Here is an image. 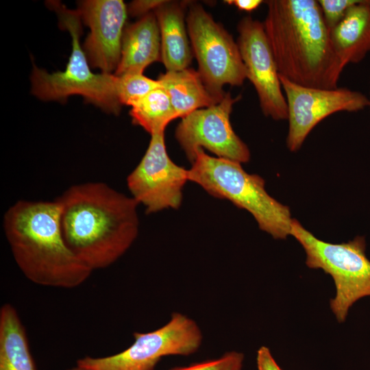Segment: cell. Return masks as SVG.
I'll return each instance as SVG.
<instances>
[{
	"label": "cell",
	"mask_w": 370,
	"mask_h": 370,
	"mask_svg": "<svg viewBox=\"0 0 370 370\" xmlns=\"http://www.w3.org/2000/svg\"><path fill=\"white\" fill-rule=\"evenodd\" d=\"M290 235L304 248L306 264L330 275L336 288L330 308L339 323L345 321L349 309L360 299L370 297V260L366 255L364 236L347 243L320 240L293 219Z\"/></svg>",
	"instance_id": "obj_6"
},
{
	"label": "cell",
	"mask_w": 370,
	"mask_h": 370,
	"mask_svg": "<svg viewBox=\"0 0 370 370\" xmlns=\"http://www.w3.org/2000/svg\"><path fill=\"white\" fill-rule=\"evenodd\" d=\"M186 21L198 72L209 90L223 98L225 84L240 86L247 79L237 42L197 3L189 5Z\"/></svg>",
	"instance_id": "obj_8"
},
{
	"label": "cell",
	"mask_w": 370,
	"mask_h": 370,
	"mask_svg": "<svg viewBox=\"0 0 370 370\" xmlns=\"http://www.w3.org/2000/svg\"><path fill=\"white\" fill-rule=\"evenodd\" d=\"M256 363L258 370H282L273 358L270 349L262 346L257 352Z\"/></svg>",
	"instance_id": "obj_24"
},
{
	"label": "cell",
	"mask_w": 370,
	"mask_h": 370,
	"mask_svg": "<svg viewBox=\"0 0 370 370\" xmlns=\"http://www.w3.org/2000/svg\"><path fill=\"white\" fill-rule=\"evenodd\" d=\"M49 4L57 13L60 25L70 33L72 50L62 71L50 73L34 66L31 75L32 93L44 101H64L71 95H80L106 112L117 115L122 106L117 94L118 77L91 71L80 45L82 19L77 10L68 9L58 1Z\"/></svg>",
	"instance_id": "obj_5"
},
{
	"label": "cell",
	"mask_w": 370,
	"mask_h": 370,
	"mask_svg": "<svg viewBox=\"0 0 370 370\" xmlns=\"http://www.w3.org/2000/svg\"><path fill=\"white\" fill-rule=\"evenodd\" d=\"M188 169L169 156L164 132L151 135L149 146L140 162L127 178L132 197L145 206L147 213L167 208L177 209L182 190L188 181Z\"/></svg>",
	"instance_id": "obj_10"
},
{
	"label": "cell",
	"mask_w": 370,
	"mask_h": 370,
	"mask_svg": "<svg viewBox=\"0 0 370 370\" xmlns=\"http://www.w3.org/2000/svg\"><path fill=\"white\" fill-rule=\"evenodd\" d=\"M369 98V108H370V90H369V97H368Z\"/></svg>",
	"instance_id": "obj_27"
},
{
	"label": "cell",
	"mask_w": 370,
	"mask_h": 370,
	"mask_svg": "<svg viewBox=\"0 0 370 370\" xmlns=\"http://www.w3.org/2000/svg\"><path fill=\"white\" fill-rule=\"evenodd\" d=\"M77 10L90 29L83 46L90 65L103 73L116 71L121 55L126 5L121 0H88L81 1Z\"/></svg>",
	"instance_id": "obj_13"
},
{
	"label": "cell",
	"mask_w": 370,
	"mask_h": 370,
	"mask_svg": "<svg viewBox=\"0 0 370 370\" xmlns=\"http://www.w3.org/2000/svg\"><path fill=\"white\" fill-rule=\"evenodd\" d=\"M164 1L159 0H138L134 1L129 5L127 12L133 16L141 17L158 8Z\"/></svg>",
	"instance_id": "obj_23"
},
{
	"label": "cell",
	"mask_w": 370,
	"mask_h": 370,
	"mask_svg": "<svg viewBox=\"0 0 370 370\" xmlns=\"http://www.w3.org/2000/svg\"><path fill=\"white\" fill-rule=\"evenodd\" d=\"M244 355L236 351L225 353L218 358L193 365L177 367L171 370H241Z\"/></svg>",
	"instance_id": "obj_21"
},
{
	"label": "cell",
	"mask_w": 370,
	"mask_h": 370,
	"mask_svg": "<svg viewBox=\"0 0 370 370\" xmlns=\"http://www.w3.org/2000/svg\"><path fill=\"white\" fill-rule=\"evenodd\" d=\"M188 172V181L210 195L227 199L250 212L260 229L275 239L290 235L293 219L289 208L271 197L265 190L264 180L247 173L241 163L211 156L199 149Z\"/></svg>",
	"instance_id": "obj_4"
},
{
	"label": "cell",
	"mask_w": 370,
	"mask_h": 370,
	"mask_svg": "<svg viewBox=\"0 0 370 370\" xmlns=\"http://www.w3.org/2000/svg\"><path fill=\"white\" fill-rule=\"evenodd\" d=\"M64 238L92 271L107 268L138 233V204L103 182L75 184L56 199Z\"/></svg>",
	"instance_id": "obj_1"
},
{
	"label": "cell",
	"mask_w": 370,
	"mask_h": 370,
	"mask_svg": "<svg viewBox=\"0 0 370 370\" xmlns=\"http://www.w3.org/2000/svg\"><path fill=\"white\" fill-rule=\"evenodd\" d=\"M237 45L248 79L257 92L262 113L273 120L288 119V107L276 62L263 23L251 16L238 25Z\"/></svg>",
	"instance_id": "obj_12"
},
{
	"label": "cell",
	"mask_w": 370,
	"mask_h": 370,
	"mask_svg": "<svg viewBox=\"0 0 370 370\" xmlns=\"http://www.w3.org/2000/svg\"><path fill=\"white\" fill-rule=\"evenodd\" d=\"M156 61H161V42L158 21L153 12L124 29L121 59L114 75L143 74Z\"/></svg>",
	"instance_id": "obj_14"
},
{
	"label": "cell",
	"mask_w": 370,
	"mask_h": 370,
	"mask_svg": "<svg viewBox=\"0 0 370 370\" xmlns=\"http://www.w3.org/2000/svg\"><path fill=\"white\" fill-rule=\"evenodd\" d=\"M130 115L134 124L151 135L164 132L169 123L177 118L168 94L161 86L132 105Z\"/></svg>",
	"instance_id": "obj_19"
},
{
	"label": "cell",
	"mask_w": 370,
	"mask_h": 370,
	"mask_svg": "<svg viewBox=\"0 0 370 370\" xmlns=\"http://www.w3.org/2000/svg\"><path fill=\"white\" fill-rule=\"evenodd\" d=\"M3 226L18 267L31 282L73 288L92 272L67 245L56 199L17 201L5 212Z\"/></svg>",
	"instance_id": "obj_3"
},
{
	"label": "cell",
	"mask_w": 370,
	"mask_h": 370,
	"mask_svg": "<svg viewBox=\"0 0 370 370\" xmlns=\"http://www.w3.org/2000/svg\"><path fill=\"white\" fill-rule=\"evenodd\" d=\"M334 51L345 67L361 62L370 52V0H359L330 32Z\"/></svg>",
	"instance_id": "obj_16"
},
{
	"label": "cell",
	"mask_w": 370,
	"mask_h": 370,
	"mask_svg": "<svg viewBox=\"0 0 370 370\" xmlns=\"http://www.w3.org/2000/svg\"><path fill=\"white\" fill-rule=\"evenodd\" d=\"M0 370H36L25 329L10 304L0 310Z\"/></svg>",
	"instance_id": "obj_18"
},
{
	"label": "cell",
	"mask_w": 370,
	"mask_h": 370,
	"mask_svg": "<svg viewBox=\"0 0 370 370\" xmlns=\"http://www.w3.org/2000/svg\"><path fill=\"white\" fill-rule=\"evenodd\" d=\"M184 5L164 1L153 11L160 29L161 61L166 71L188 68L192 60L184 22Z\"/></svg>",
	"instance_id": "obj_15"
},
{
	"label": "cell",
	"mask_w": 370,
	"mask_h": 370,
	"mask_svg": "<svg viewBox=\"0 0 370 370\" xmlns=\"http://www.w3.org/2000/svg\"><path fill=\"white\" fill-rule=\"evenodd\" d=\"M288 107L286 146L297 151L313 128L328 116L369 106L363 93L347 88L323 89L299 85L279 75Z\"/></svg>",
	"instance_id": "obj_9"
},
{
	"label": "cell",
	"mask_w": 370,
	"mask_h": 370,
	"mask_svg": "<svg viewBox=\"0 0 370 370\" xmlns=\"http://www.w3.org/2000/svg\"><path fill=\"white\" fill-rule=\"evenodd\" d=\"M359 0H318L325 23L331 32L345 17L347 10Z\"/></svg>",
	"instance_id": "obj_22"
},
{
	"label": "cell",
	"mask_w": 370,
	"mask_h": 370,
	"mask_svg": "<svg viewBox=\"0 0 370 370\" xmlns=\"http://www.w3.org/2000/svg\"><path fill=\"white\" fill-rule=\"evenodd\" d=\"M158 80L168 94L177 118L216 105L223 99L212 93L198 71L190 68L166 71L160 75Z\"/></svg>",
	"instance_id": "obj_17"
},
{
	"label": "cell",
	"mask_w": 370,
	"mask_h": 370,
	"mask_svg": "<svg viewBox=\"0 0 370 370\" xmlns=\"http://www.w3.org/2000/svg\"><path fill=\"white\" fill-rule=\"evenodd\" d=\"M241 97L233 98L226 92L219 103L197 110L182 119L175 136L191 164L197 150L204 148L218 158L241 164L249 160V149L234 132L230 119L233 105Z\"/></svg>",
	"instance_id": "obj_11"
},
{
	"label": "cell",
	"mask_w": 370,
	"mask_h": 370,
	"mask_svg": "<svg viewBox=\"0 0 370 370\" xmlns=\"http://www.w3.org/2000/svg\"><path fill=\"white\" fill-rule=\"evenodd\" d=\"M68 370H87L76 365L75 367L69 369Z\"/></svg>",
	"instance_id": "obj_26"
},
{
	"label": "cell",
	"mask_w": 370,
	"mask_h": 370,
	"mask_svg": "<svg viewBox=\"0 0 370 370\" xmlns=\"http://www.w3.org/2000/svg\"><path fill=\"white\" fill-rule=\"evenodd\" d=\"M263 23L279 75L299 85L338 88L345 66L316 0H269Z\"/></svg>",
	"instance_id": "obj_2"
},
{
	"label": "cell",
	"mask_w": 370,
	"mask_h": 370,
	"mask_svg": "<svg viewBox=\"0 0 370 370\" xmlns=\"http://www.w3.org/2000/svg\"><path fill=\"white\" fill-rule=\"evenodd\" d=\"M117 77V94L121 105L132 106L149 92L160 86L158 79H152L143 74H126Z\"/></svg>",
	"instance_id": "obj_20"
},
{
	"label": "cell",
	"mask_w": 370,
	"mask_h": 370,
	"mask_svg": "<svg viewBox=\"0 0 370 370\" xmlns=\"http://www.w3.org/2000/svg\"><path fill=\"white\" fill-rule=\"evenodd\" d=\"M225 2L234 5L239 10L249 12L257 9L263 1L261 0H227Z\"/></svg>",
	"instance_id": "obj_25"
},
{
	"label": "cell",
	"mask_w": 370,
	"mask_h": 370,
	"mask_svg": "<svg viewBox=\"0 0 370 370\" xmlns=\"http://www.w3.org/2000/svg\"><path fill=\"white\" fill-rule=\"evenodd\" d=\"M133 335L134 342L123 351L103 357L85 356L77 365L87 370H153L164 356L195 353L203 341L197 323L180 312L173 313L169 322L157 330Z\"/></svg>",
	"instance_id": "obj_7"
}]
</instances>
